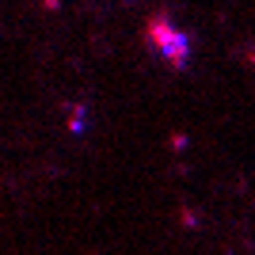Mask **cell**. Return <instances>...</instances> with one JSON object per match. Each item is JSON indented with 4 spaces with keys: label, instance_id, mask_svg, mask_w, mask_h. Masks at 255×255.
Segmentation results:
<instances>
[{
    "label": "cell",
    "instance_id": "obj_1",
    "mask_svg": "<svg viewBox=\"0 0 255 255\" xmlns=\"http://www.w3.org/2000/svg\"><path fill=\"white\" fill-rule=\"evenodd\" d=\"M149 46L164 57L168 65H175V69H183V65L191 61V38L175 27V23L168 19V15H156V19H149Z\"/></svg>",
    "mask_w": 255,
    "mask_h": 255
}]
</instances>
